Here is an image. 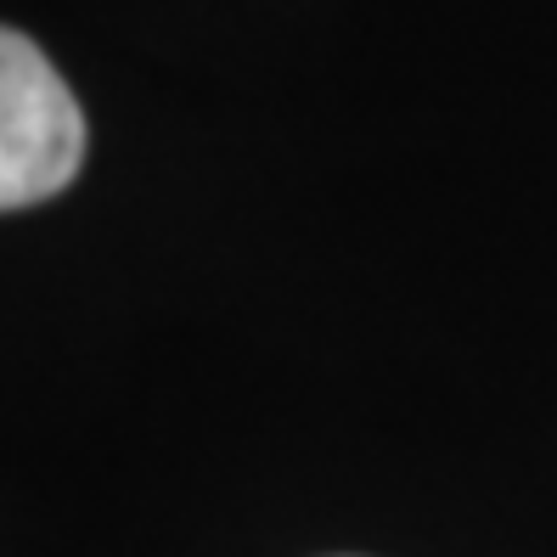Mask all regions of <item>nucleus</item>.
<instances>
[{"label":"nucleus","mask_w":557,"mask_h":557,"mask_svg":"<svg viewBox=\"0 0 557 557\" xmlns=\"http://www.w3.org/2000/svg\"><path fill=\"white\" fill-rule=\"evenodd\" d=\"M85 163V113L51 57L0 23V214L57 198Z\"/></svg>","instance_id":"nucleus-1"}]
</instances>
